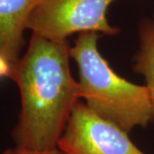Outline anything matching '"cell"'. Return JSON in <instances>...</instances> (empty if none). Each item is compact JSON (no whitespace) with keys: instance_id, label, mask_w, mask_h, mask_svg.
Instances as JSON below:
<instances>
[{"instance_id":"277c9868","label":"cell","mask_w":154,"mask_h":154,"mask_svg":"<svg viewBox=\"0 0 154 154\" xmlns=\"http://www.w3.org/2000/svg\"><path fill=\"white\" fill-rule=\"evenodd\" d=\"M61 154H146L128 134L79 101L57 143Z\"/></svg>"},{"instance_id":"9c48e42d","label":"cell","mask_w":154,"mask_h":154,"mask_svg":"<svg viewBox=\"0 0 154 154\" xmlns=\"http://www.w3.org/2000/svg\"><path fill=\"white\" fill-rule=\"evenodd\" d=\"M1 154H15V150L14 149H6L5 151H4Z\"/></svg>"},{"instance_id":"52a82bcc","label":"cell","mask_w":154,"mask_h":154,"mask_svg":"<svg viewBox=\"0 0 154 154\" xmlns=\"http://www.w3.org/2000/svg\"><path fill=\"white\" fill-rule=\"evenodd\" d=\"M13 72H14V69L11 63L3 56H0V80L3 78L11 79Z\"/></svg>"},{"instance_id":"3957f363","label":"cell","mask_w":154,"mask_h":154,"mask_svg":"<svg viewBox=\"0 0 154 154\" xmlns=\"http://www.w3.org/2000/svg\"><path fill=\"white\" fill-rule=\"evenodd\" d=\"M116 0H40L28 18L32 33L56 42L68 41L75 33L118 34L120 29L107 18L109 6Z\"/></svg>"},{"instance_id":"6da1fadb","label":"cell","mask_w":154,"mask_h":154,"mask_svg":"<svg viewBox=\"0 0 154 154\" xmlns=\"http://www.w3.org/2000/svg\"><path fill=\"white\" fill-rule=\"evenodd\" d=\"M69 58V41L56 42L32 33L11 77L21 98L12 134L17 148L57 149L73 109L81 101Z\"/></svg>"},{"instance_id":"5b68a950","label":"cell","mask_w":154,"mask_h":154,"mask_svg":"<svg viewBox=\"0 0 154 154\" xmlns=\"http://www.w3.org/2000/svg\"><path fill=\"white\" fill-rule=\"evenodd\" d=\"M39 1L0 0V56L11 63L14 70L22 57L28 18Z\"/></svg>"},{"instance_id":"8992f818","label":"cell","mask_w":154,"mask_h":154,"mask_svg":"<svg viewBox=\"0 0 154 154\" xmlns=\"http://www.w3.org/2000/svg\"><path fill=\"white\" fill-rule=\"evenodd\" d=\"M139 39L133 69L145 78L152 105V123H154V19L142 21L139 28Z\"/></svg>"},{"instance_id":"7a4b0ae2","label":"cell","mask_w":154,"mask_h":154,"mask_svg":"<svg viewBox=\"0 0 154 154\" xmlns=\"http://www.w3.org/2000/svg\"><path fill=\"white\" fill-rule=\"evenodd\" d=\"M99 33H79L70 57L76 63L81 99L95 114L128 134L152 123V105L146 86L116 74L98 48Z\"/></svg>"},{"instance_id":"ba28073f","label":"cell","mask_w":154,"mask_h":154,"mask_svg":"<svg viewBox=\"0 0 154 154\" xmlns=\"http://www.w3.org/2000/svg\"><path fill=\"white\" fill-rule=\"evenodd\" d=\"M14 150H15V154H61L58 149L38 151V150H28V149L15 147Z\"/></svg>"}]
</instances>
